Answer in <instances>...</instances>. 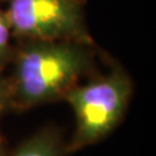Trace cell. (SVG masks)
<instances>
[{
    "label": "cell",
    "mask_w": 156,
    "mask_h": 156,
    "mask_svg": "<svg viewBox=\"0 0 156 156\" xmlns=\"http://www.w3.org/2000/svg\"><path fill=\"white\" fill-rule=\"evenodd\" d=\"M95 44L68 41H21L12 59V110L64 100L96 64Z\"/></svg>",
    "instance_id": "obj_1"
},
{
    "label": "cell",
    "mask_w": 156,
    "mask_h": 156,
    "mask_svg": "<svg viewBox=\"0 0 156 156\" xmlns=\"http://www.w3.org/2000/svg\"><path fill=\"white\" fill-rule=\"evenodd\" d=\"M132 94V80L117 64L104 75L68 90L64 101L72 108L75 129L67 154L106 138L123 120Z\"/></svg>",
    "instance_id": "obj_2"
},
{
    "label": "cell",
    "mask_w": 156,
    "mask_h": 156,
    "mask_svg": "<svg viewBox=\"0 0 156 156\" xmlns=\"http://www.w3.org/2000/svg\"><path fill=\"white\" fill-rule=\"evenodd\" d=\"M86 0H4L16 42L68 41L95 44L84 20Z\"/></svg>",
    "instance_id": "obj_3"
},
{
    "label": "cell",
    "mask_w": 156,
    "mask_h": 156,
    "mask_svg": "<svg viewBox=\"0 0 156 156\" xmlns=\"http://www.w3.org/2000/svg\"><path fill=\"white\" fill-rule=\"evenodd\" d=\"M67 144L56 127H46L30 136L11 156H66Z\"/></svg>",
    "instance_id": "obj_4"
},
{
    "label": "cell",
    "mask_w": 156,
    "mask_h": 156,
    "mask_svg": "<svg viewBox=\"0 0 156 156\" xmlns=\"http://www.w3.org/2000/svg\"><path fill=\"white\" fill-rule=\"evenodd\" d=\"M13 33H12L9 20L7 17L4 5V0H0V72L11 65L16 44L13 43Z\"/></svg>",
    "instance_id": "obj_5"
},
{
    "label": "cell",
    "mask_w": 156,
    "mask_h": 156,
    "mask_svg": "<svg viewBox=\"0 0 156 156\" xmlns=\"http://www.w3.org/2000/svg\"><path fill=\"white\" fill-rule=\"evenodd\" d=\"M8 110H12L11 84L8 78L0 72V119Z\"/></svg>",
    "instance_id": "obj_6"
},
{
    "label": "cell",
    "mask_w": 156,
    "mask_h": 156,
    "mask_svg": "<svg viewBox=\"0 0 156 156\" xmlns=\"http://www.w3.org/2000/svg\"><path fill=\"white\" fill-rule=\"evenodd\" d=\"M0 156H8L7 149H6V145L1 136H0Z\"/></svg>",
    "instance_id": "obj_7"
}]
</instances>
